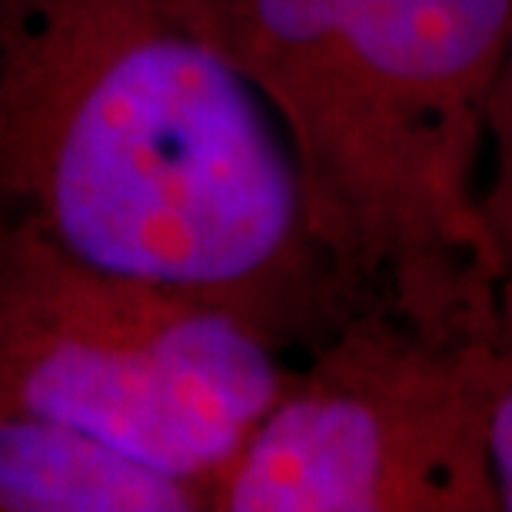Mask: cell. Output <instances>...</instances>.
Returning a JSON list of instances; mask_svg holds the SVG:
<instances>
[{
  "label": "cell",
  "instance_id": "obj_1",
  "mask_svg": "<svg viewBox=\"0 0 512 512\" xmlns=\"http://www.w3.org/2000/svg\"><path fill=\"white\" fill-rule=\"evenodd\" d=\"M0 223L217 300L283 350L350 316L207 0H0Z\"/></svg>",
  "mask_w": 512,
  "mask_h": 512
},
{
  "label": "cell",
  "instance_id": "obj_2",
  "mask_svg": "<svg viewBox=\"0 0 512 512\" xmlns=\"http://www.w3.org/2000/svg\"><path fill=\"white\" fill-rule=\"evenodd\" d=\"M290 147L346 310L453 343L499 336L486 104L512 0H207Z\"/></svg>",
  "mask_w": 512,
  "mask_h": 512
},
{
  "label": "cell",
  "instance_id": "obj_3",
  "mask_svg": "<svg viewBox=\"0 0 512 512\" xmlns=\"http://www.w3.org/2000/svg\"><path fill=\"white\" fill-rule=\"evenodd\" d=\"M286 350L207 296L0 223V409L67 423L217 496L280 399Z\"/></svg>",
  "mask_w": 512,
  "mask_h": 512
},
{
  "label": "cell",
  "instance_id": "obj_4",
  "mask_svg": "<svg viewBox=\"0 0 512 512\" xmlns=\"http://www.w3.org/2000/svg\"><path fill=\"white\" fill-rule=\"evenodd\" d=\"M489 343L350 313L290 366L213 512H499L483 416Z\"/></svg>",
  "mask_w": 512,
  "mask_h": 512
},
{
  "label": "cell",
  "instance_id": "obj_5",
  "mask_svg": "<svg viewBox=\"0 0 512 512\" xmlns=\"http://www.w3.org/2000/svg\"><path fill=\"white\" fill-rule=\"evenodd\" d=\"M0 512H210V493L84 429L0 409Z\"/></svg>",
  "mask_w": 512,
  "mask_h": 512
},
{
  "label": "cell",
  "instance_id": "obj_6",
  "mask_svg": "<svg viewBox=\"0 0 512 512\" xmlns=\"http://www.w3.org/2000/svg\"><path fill=\"white\" fill-rule=\"evenodd\" d=\"M483 217L503 263V300H512V37L486 104Z\"/></svg>",
  "mask_w": 512,
  "mask_h": 512
},
{
  "label": "cell",
  "instance_id": "obj_7",
  "mask_svg": "<svg viewBox=\"0 0 512 512\" xmlns=\"http://www.w3.org/2000/svg\"><path fill=\"white\" fill-rule=\"evenodd\" d=\"M483 416L499 512H512V303L499 306V336L486 350Z\"/></svg>",
  "mask_w": 512,
  "mask_h": 512
},
{
  "label": "cell",
  "instance_id": "obj_8",
  "mask_svg": "<svg viewBox=\"0 0 512 512\" xmlns=\"http://www.w3.org/2000/svg\"><path fill=\"white\" fill-rule=\"evenodd\" d=\"M509 303H512V300H509Z\"/></svg>",
  "mask_w": 512,
  "mask_h": 512
}]
</instances>
